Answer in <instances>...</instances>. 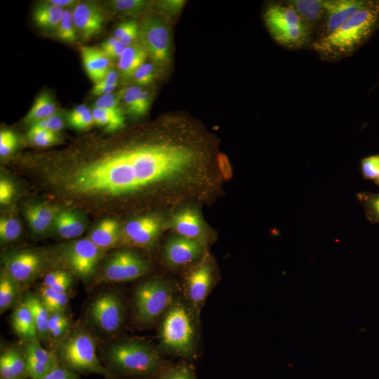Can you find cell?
<instances>
[{"label":"cell","mask_w":379,"mask_h":379,"mask_svg":"<svg viewBox=\"0 0 379 379\" xmlns=\"http://www.w3.org/2000/svg\"><path fill=\"white\" fill-rule=\"evenodd\" d=\"M55 104L48 93L40 95L35 100L25 118V122L33 124L48 119L55 114Z\"/></svg>","instance_id":"cell-29"},{"label":"cell","mask_w":379,"mask_h":379,"mask_svg":"<svg viewBox=\"0 0 379 379\" xmlns=\"http://www.w3.org/2000/svg\"><path fill=\"white\" fill-rule=\"evenodd\" d=\"M213 270L206 259L194 267L186 279V288L189 299L198 309L207 297L213 283Z\"/></svg>","instance_id":"cell-16"},{"label":"cell","mask_w":379,"mask_h":379,"mask_svg":"<svg viewBox=\"0 0 379 379\" xmlns=\"http://www.w3.org/2000/svg\"><path fill=\"white\" fill-rule=\"evenodd\" d=\"M169 227L179 236L201 243L204 235L203 222L196 211L185 209L178 212L171 218Z\"/></svg>","instance_id":"cell-18"},{"label":"cell","mask_w":379,"mask_h":379,"mask_svg":"<svg viewBox=\"0 0 379 379\" xmlns=\"http://www.w3.org/2000/svg\"><path fill=\"white\" fill-rule=\"evenodd\" d=\"M72 278L69 273L64 270H56L48 273L44 279L43 285L45 287L51 288L65 280Z\"/></svg>","instance_id":"cell-50"},{"label":"cell","mask_w":379,"mask_h":379,"mask_svg":"<svg viewBox=\"0 0 379 379\" xmlns=\"http://www.w3.org/2000/svg\"><path fill=\"white\" fill-rule=\"evenodd\" d=\"M54 353L60 366L78 375L95 373L112 378L98 359L93 335L81 326L70 328L58 342Z\"/></svg>","instance_id":"cell-4"},{"label":"cell","mask_w":379,"mask_h":379,"mask_svg":"<svg viewBox=\"0 0 379 379\" xmlns=\"http://www.w3.org/2000/svg\"><path fill=\"white\" fill-rule=\"evenodd\" d=\"M94 123L105 126L108 131H114L124 126L122 112H114L106 109L94 107L92 110Z\"/></svg>","instance_id":"cell-31"},{"label":"cell","mask_w":379,"mask_h":379,"mask_svg":"<svg viewBox=\"0 0 379 379\" xmlns=\"http://www.w3.org/2000/svg\"><path fill=\"white\" fill-rule=\"evenodd\" d=\"M155 67L151 62H145L135 71L133 77L135 81L142 86L149 84L155 77Z\"/></svg>","instance_id":"cell-45"},{"label":"cell","mask_w":379,"mask_h":379,"mask_svg":"<svg viewBox=\"0 0 379 379\" xmlns=\"http://www.w3.org/2000/svg\"><path fill=\"white\" fill-rule=\"evenodd\" d=\"M118 78L117 72L110 69L102 80L95 84L92 89V93L100 96L112 93L117 86Z\"/></svg>","instance_id":"cell-41"},{"label":"cell","mask_w":379,"mask_h":379,"mask_svg":"<svg viewBox=\"0 0 379 379\" xmlns=\"http://www.w3.org/2000/svg\"><path fill=\"white\" fill-rule=\"evenodd\" d=\"M17 139L11 131H1L0 133V154L6 156L15 148Z\"/></svg>","instance_id":"cell-47"},{"label":"cell","mask_w":379,"mask_h":379,"mask_svg":"<svg viewBox=\"0 0 379 379\" xmlns=\"http://www.w3.org/2000/svg\"><path fill=\"white\" fill-rule=\"evenodd\" d=\"M138 34L139 25L133 20L121 23L114 32V36L126 47L133 44Z\"/></svg>","instance_id":"cell-36"},{"label":"cell","mask_w":379,"mask_h":379,"mask_svg":"<svg viewBox=\"0 0 379 379\" xmlns=\"http://www.w3.org/2000/svg\"><path fill=\"white\" fill-rule=\"evenodd\" d=\"M65 10L47 1L35 8L33 15L34 20L41 28H57L63 17Z\"/></svg>","instance_id":"cell-26"},{"label":"cell","mask_w":379,"mask_h":379,"mask_svg":"<svg viewBox=\"0 0 379 379\" xmlns=\"http://www.w3.org/2000/svg\"><path fill=\"white\" fill-rule=\"evenodd\" d=\"M379 27V0L356 13L333 32L312 43L313 49L324 60L347 57L364 45Z\"/></svg>","instance_id":"cell-2"},{"label":"cell","mask_w":379,"mask_h":379,"mask_svg":"<svg viewBox=\"0 0 379 379\" xmlns=\"http://www.w3.org/2000/svg\"><path fill=\"white\" fill-rule=\"evenodd\" d=\"M148 270L149 265L142 257L131 251L123 250L115 253L107 260L98 281H133L144 275Z\"/></svg>","instance_id":"cell-10"},{"label":"cell","mask_w":379,"mask_h":379,"mask_svg":"<svg viewBox=\"0 0 379 379\" xmlns=\"http://www.w3.org/2000/svg\"><path fill=\"white\" fill-rule=\"evenodd\" d=\"M23 351L26 356L40 363L51 366H54L58 363L54 352L44 348L39 339L25 342Z\"/></svg>","instance_id":"cell-32"},{"label":"cell","mask_w":379,"mask_h":379,"mask_svg":"<svg viewBox=\"0 0 379 379\" xmlns=\"http://www.w3.org/2000/svg\"><path fill=\"white\" fill-rule=\"evenodd\" d=\"M147 53L140 44L126 46L119 58L118 67L125 79L133 77L135 71L145 62Z\"/></svg>","instance_id":"cell-22"},{"label":"cell","mask_w":379,"mask_h":379,"mask_svg":"<svg viewBox=\"0 0 379 379\" xmlns=\"http://www.w3.org/2000/svg\"><path fill=\"white\" fill-rule=\"evenodd\" d=\"M373 1L324 0L325 27L322 36L335 31L356 13L371 6Z\"/></svg>","instance_id":"cell-12"},{"label":"cell","mask_w":379,"mask_h":379,"mask_svg":"<svg viewBox=\"0 0 379 379\" xmlns=\"http://www.w3.org/2000/svg\"><path fill=\"white\" fill-rule=\"evenodd\" d=\"M375 182L377 185L379 186V175L377 176V178L375 179Z\"/></svg>","instance_id":"cell-56"},{"label":"cell","mask_w":379,"mask_h":379,"mask_svg":"<svg viewBox=\"0 0 379 379\" xmlns=\"http://www.w3.org/2000/svg\"><path fill=\"white\" fill-rule=\"evenodd\" d=\"M184 1L179 0L164 1L159 3L160 9L171 13H178L183 6Z\"/></svg>","instance_id":"cell-54"},{"label":"cell","mask_w":379,"mask_h":379,"mask_svg":"<svg viewBox=\"0 0 379 379\" xmlns=\"http://www.w3.org/2000/svg\"><path fill=\"white\" fill-rule=\"evenodd\" d=\"M173 290L161 279H153L139 285L135 291L134 305L136 320L147 324L157 319L171 305Z\"/></svg>","instance_id":"cell-7"},{"label":"cell","mask_w":379,"mask_h":379,"mask_svg":"<svg viewBox=\"0 0 379 379\" xmlns=\"http://www.w3.org/2000/svg\"><path fill=\"white\" fill-rule=\"evenodd\" d=\"M33 125L55 133L63 128V121L60 116L54 114L48 119L35 123Z\"/></svg>","instance_id":"cell-51"},{"label":"cell","mask_w":379,"mask_h":379,"mask_svg":"<svg viewBox=\"0 0 379 379\" xmlns=\"http://www.w3.org/2000/svg\"><path fill=\"white\" fill-rule=\"evenodd\" d=\"M150 2L142 0H114L110 1L112 8L125 14L140 13L149 7Z\"/></svg>","instance_id":"cell-38"},{"label":"cell","mask_w":379,"mask_h":379,"mask_svg":"<svg viewBox=\"0 0 379 379\" xmlns=\"http://www.w3.org/2000/svg\"><path fill=\"white\" fill-rule=\"evenodd\" d=\"M29 378L28 377H23V378H15V379H29Z\"/></svg>","instance_id":"cell-57"},{"label":"cell","mask_w":379,"mask_h":379,"mask_svg":"<svg viewBox=\"0 0 379 379\" xmlns=\"http://www.w3.org/2000/svg\"><path fill=\"white\" fill-rule=\"evenodd\" d=\"M102 251L89 239H83L71 244L65 251L63 258L76 276L88 281L95 272Z\"/></svg>","instance_id":"cell-11"},{"label":"cell","mask_w":379,"mask_h":379,"mask_svg":"<svg viewBox=\"0 0 379 379\" xmlns=\"http://www.w3.org/2000/svg\"><path fill=\"white\" fill-rule=\"evenodd\" d=\"M75 26L72 18V12L65 10L63 17L57 27V36L59 39L67 42H74L77 40Z\"/></svg>","instance_id":"cell-37"},{"label":"cell","mask_w":379,"mask_h":379,"mask_svg":"<svg viewBox=\"0 0 379 379\" xmlns=\"http://www.w3.org/2000/svg\"><path fill=\"white\" fill-rule=\"evenodd\" d=\"M29 139L37 146L46 147L53 144L57 136L55 132L33 125L28 131Z\"/></svg>","instance_id":"cell-39"},{"label":"cell","mask_w":379,"mask_h":379,"mask_svg":"<svg viewBox=\"0 0 379 379\" xmlns=\"http://www.w3.org/2000/svg\"><path fill=\"white\" fill-rule=\"evenodd\" d=\"M101 356L102 364L117 378L149 375L161 366V358L153 347L134 340L111 343L103 349Z\"/></svg>","instance_id":"cell-3"},{"label":"cell","mask_w":379,"mask_h":379,"mask_svg":"<svg viewBox=\"0 0 379 379\" xmlns=\"http://www.w3.org/2000/svg\"><path fill=\"white\" fill-rule=\"evenodd\" d=\"M161 227V220L155 216H143L126 224L123 230L124 239L130 244L149 247L155 241Z\"/></svg>","instance_id":"cell-14"},{"label":"cell","mask_w":379,"mask_h":379,"mask_svg":"<svg viewBox=\"0 0 379 379\" xmlns=\"http://www.w3.org/2000/svg\"><path fill=\"white\" fill-rule=\"evenodd\" d=\"M21 232L20 222L13 218H2L0 220V237L3 241L16 239Z\"/></svg>","instance_id":"cell-40"},{"label":"cell","mask_w":379,"mask_h":379,"mask_svg":"<svg viewBox=\"0 0 379 379\" xmlns=\"http://www.w3.org/2000/svg\"><path fill=\"white\" fill-rule=\"evenodd\" d=\"M11 325L15 333L25 342L39 339L32 314L23 302H20L13 311Z\"/></svg>","instance_id":"cell-21"},{"label":"cell","mask_w":379,"mask_h":379,"mask_svg":"<svg viewBox=\"0 0 379 379\" xmlns=\"http://www.w3.org/2000/svg\"><path fill=\"white\" fill-rule=\"evenodd\" d=\"M357 197L368 220L373 223L379 222V193L360 192Z\"/></svg>","instance_id":"cell-34"},{"label":"cell","mask_w":379,"mask_h":379,"mask_svg":"<svg viewBox=\"0 0 379 379\" xmlns=\"http://www.w3.org/2000/svg\"><path fill=\"white\" fill-rule=\"evenodd\" d=\"M159 379H195V377L187 366L180 365L164 372Z\"/></svg>","instance_id":"cell-46"},{"label":"cell","mask_w":379,"mask_h":379,"mask_svg":"<svg viewBox=\"0 0 379 379\" xmlns=\"http://www.w3.org/2000/svg\"><path fill=\"white\" fill-rule=\"evenodd\" d=\"M76 29L85 39H90L100 32L103 15L98 6L91 2H79L72 11Z\"/></svg>","instance_id":"cell-17"},{"label":"cell","mask_w":379,"mask_h":379,"mask_svg":"<svg viewBox=\"0 0 379 379\" xmlns=\"http://www.w3.org/2000/svg\"><path fill=\"white\" fill-rule=\"evenodd\" d=\"M39 298L50 313L63 312L68 303L67 293H58L45 286L41 288Z\"/></svg>","instance_id":"cell-33"},{"label":"cell","mask_w":379,"mask_h":379,"mask_svg":"<svg viewBox=\"0 0 379 379\" xmlns=\"http://www.w3.org/2000/svg\"><path fill=\"white\" fill-rule=\"evenodd\" d=\"M43 265V258L36 252L20 251L8 257L4 272L18 284L32 281Z\"/></svg>","instance_id":"cell-13"},{"label":"cell","mask_w":379,"mask_h":379,"mask_svg":"<svg viewBox=\"0 0 379 379\" xmlns=\"http://www.w3.org/2000/svg\"><path fill=\"white\" fill-rule=\"evenodd\" d=\"M81 55L84 69L95 83L102 80L109 69V61L100 48L95 47H81Z\"/></svg>","instance_id":"cell-20"},{"label":"cell","mask_w":379,"mask_h":379,"mask_svg":"<svg viewBox=\"0 0 379 379\" xmlns=\"http://www.w3.org/2000/svg\"><path fill=\"white\" fill-rule=\"evenodd\" d=\"M19 286L4 272L0 279V312L3 314L13 307L19 295Z\"/></svg>","instance_id":"cell-30"},{"label":"cell","mask_w":379,"mask_h":379,"mask_svg":"<svg viewBox=\"0 0 379 379\" xmlns=\"http://www.w3.org/2000/svg\"><path fill=\"white\" fill-rule=\"evenodd\" d=\"M30 310L36 324L39 340L46 343L49 340L48 320L50 312L45 307L39 296L28 293L22 301Z\"/></svg>","instance_id":"cell-23"},{"label":"cell","mask_w":379,"mask_h":379,"mask_svg":"<svg viewBox=\"0 0 379 379\" xmlns=\"http://www.w3.org/2000/svg\"><path fill=\"white\" fill-rule=\"evenodd\" d=\"M69 321L67 317L63 312H56L50 314L48 320V331L49 333L60 325Z\"/></svg>","instance_id":"cell-53"},{"label":"cell","mask_w":379,"mask_h":379,"mask_svg":"<svg viewBox=\"0 0 379 379\" xmlns=\"http://www.w3.org/2000/svg\"><path fill=\"white\" fill-rule=\"evenodd\" d=\"M126 46L114 36L104 41L100 46L101 51L109 58H119Z\"/></svg>","instance_id":"cell-44"},{"label":"cell","mask_w":379,"mask_h":379,"mask_svg":"<svg viewBox=\"0 0 379 379\" xmlns=\"http://www.w3.org/2000/svg\"><path fill=\"white\" fill-rule=\"evenodd\" d=\"M48 1L64 9L65 8H74L77 4V1L74 0H51Z\"/></svg>","instance_id":"cell-55"},{"label":"cell","mask_w":379,"mask_h":379,"mask_svg":"<svg viewBox=\"0 0 379 379\" xmlns=\"http://www.w3.org/2000/svg\"><path fill=\"white\" fill-rule=\"evenodd\" d=\"M203 252L202 243L178 235L165 246L164 258L171 266L179 267L196 260Z\"/></svg>","instance_id":"cell-15"},{"label":"cell","mask_w":379,"mask_h":379,"mask_svg":"<svg viewBox=\"0 0 379 379\" xmlns=\"http://www.w3.org/2000/svg\"><path fill=\"white\" fill-rule=\"evenodd\" d=\"M69 124L79 129L87 128L94 124L92 112L85 105H79L68 116Z\"/></svg>","instance_id":"cell-35"},{"label":"cell","mask_w":379,"mask_h":379,"mask_svg":"<svg viewBox=\"0 0 379 379\" xmlns=\"http://www.w3.org/2000/svg\"><path fill=\"white\" fill-rule=\"evenodd\" d=\"M140 44L158 65H165L170 58L171 35L166 17L161 13L147 15L139 25Z\"/></svg>","instance_id":"cell-9"},{"label":"cell","mask_w":379,"mask_h":379,"mask_svg":"<svg viewBox=\"0 0 379 379\" xmlns=\"http://www.w3.org/2000/svg\"><path fill=\"white\" fill-rule=\"evenodd\" d=\"M95 107L106 109L114 112H122L117 98L112 93L100 96L95 103Z\"/></svg>","instance_id":"cell-48"},{"label":"cell","mask_w":379,"mask_h":379,"mask_svg":"<svg viewBox=\"0 0 379 379\" xmlns=\"http://www.w3.org/2000/svg\"><path fill=\"white\" fill-rule=\"evenodd\" d=\"M112 379H121V378H112Z\"/></svg>","instance_id":"cell-58"},{"label":"cell","mask_w":379,"mask_h":379,"mask_svg":"<svg viewBox=\"0 0 379 379\" xmlns=\"http://www.w3.org/2000/svg\"><path fill=\"white\" fill-rule=\"evenodd\" d=\"M288 2L311 27L324 18V0H291Z\"/></svg>","instance_id":"cell-25"},{"label":"cell","mask_w":379,"mask_h":379,"mask_svg":"<svg viewBox=\"0 0 379 379\" xmlns=\"http://www.w3.org/2000/svg\"><path fill=\"white\" fill-rule=\"evenodd\" d=\"M87 319L91 326L105 335L117 333L122 327L125 307L121 295L113 290L98 294L87 310Z\"/></svg>","instance_id":"cell-8"},{"label":"cell","mask_w":379,"mask_h":379,"mask_svg":"<svg viewBox=\"0 0 379 379\" xmlns=\"http://www.w3.org/2000/svg\"><path fill=\"white\" fill-rule=\"evenodd\" d=\"M361 172L364 179H375L379 175V154L363 158L360 162Z\"/></svg>","instance_id":"cell-43"},{"label":"cell","mask_w":379,"mask_h":379,"mask_svg":"<svg viewBox=\"0 0 379 379\" xmlns=\"http://www.w3.org/2000/svg\"><path fill=\"white\" fill-rule=\"evenodd\" d=\"M199 154L187 144L163 141L127 147L75 171L69 188L82 194L121 195L188 178Z\"/></svg>","instance_id":"cell-1"},{"label":"cell","mask_w":379,"mask_h":379,"mask_svg":"<svg viewBox=\"0 0 379 379\" xmlns=\"http://www.w3.org/2000/svg\"><path fill=\"white\" fill-rule=\"evenodd\" d=\"M58 234L65 239H72L80 236L84 231V225L74 213L63 211L55 219Z\"/></svg>","instance_id":"cell-28"},{"label":"cell","mask_w":379,"mask_h":379,"mask_svg":"<svg viewBox=\"0 0 379 379\" xmlns=\"http://www.w3.org/2000/svg\"><path fill=\"white\" fill-rule=\"evenodd\" d=\"M159 336L165 350L183 356L192 353L194 329L190 314L182 304L176 302L166 310Z\"/></svg>","instance_id":"cell-6"},{"label":"cell","mask_w":379,"mask_h":379,"mask_svg":"<svg viewBox=\"0 0 379 379\" xmlns=\"http://www.w3.org/2000/svg\"><path fill=\"white\" fill-rule=\"evenodd\" d=\"M43 379H81L78 374L62 367L58 363L54 366Z\"/></svg>","instance_id":"cell-49"},{"label":"cell","mask_w":379,"mask_h":379,"mask_svg":"<svg viewBox=\"0 0 379 379\" xmlns=\"http://www.w3.org/2000/svg\"><path fill=\"white\" fill-rule=\"evenodd\" d=\"M0 375L1 379L27 377L26 357L23 350L13 346L1 354Z\"/></svg>","instance_id":"cell-19"},{"label":"cell","mask_w":379,"mask_h":379,"mask_svg":"<svg viewBox=\"0 0 379 379\" xmlns=\"http://www.w3.org/2000/svg\"><path fill=\"white\" fill-rule=\"evenodd\" d=\"M142 88L137 86H131L126 88L122 94V99L129 112L139 116V105L140 94Z\"/></svg>","instance_id":"cell-42"},{"label":"cell","mask_w":379,"mask_h":379,"mask_svg":"<svg viewBox=\"0 0 379 379\" xmlns=\"http://www.w3.org/2000/svg\"><path fill=\"white\" fill-rule=\"evenodd\" d=\"M89 239L100 250L109 248L119 239V225L116 220L107 219L92 232Z\"/></svg>","instance_id":"cell-24"},{"label":"cell","mask_w":379,"mask_h":379,"mask_svg":"<svg viewBox=\"0 0 379 379\" xmlns=\"http://www.w3.org/2000/svg\"><path fill=\"white\" fill-rule=\"evenodd\" d=\"M273 39L290 48H300L310 41L312 27L287 1L270 4L263 15Z\"/></svg>","instance_id":"cell-5"},{"label":"cell","mask_w":379,"mask_h":379,"mask_svg":"<svg viewBox=\"0 0 379 379\" xmlns=\"http://www.w3.org/2000/svg\"><path fill=\"white\" fill-rule=\"evenodd\" d=\"M55 210L44 205H32L25 212L30 227L36 233L44 232L55 218Z\"/></svg>","instance_id":"cell-27"},{"label":"cell","mask_w":379,"mask_h":379,"mask_svg":"<svg viewBox=\"0 0 379 379\" xmlns=\"http://www.w3.org/2000/svg\"><path fill=\"white\" fill-rule=\"evenodd\" d=\"M14 194V187L11 182L2 179L0 181V202L1 204L8 203Z\"/></svg>","instance_id":"cell-52"}]
</instances>
